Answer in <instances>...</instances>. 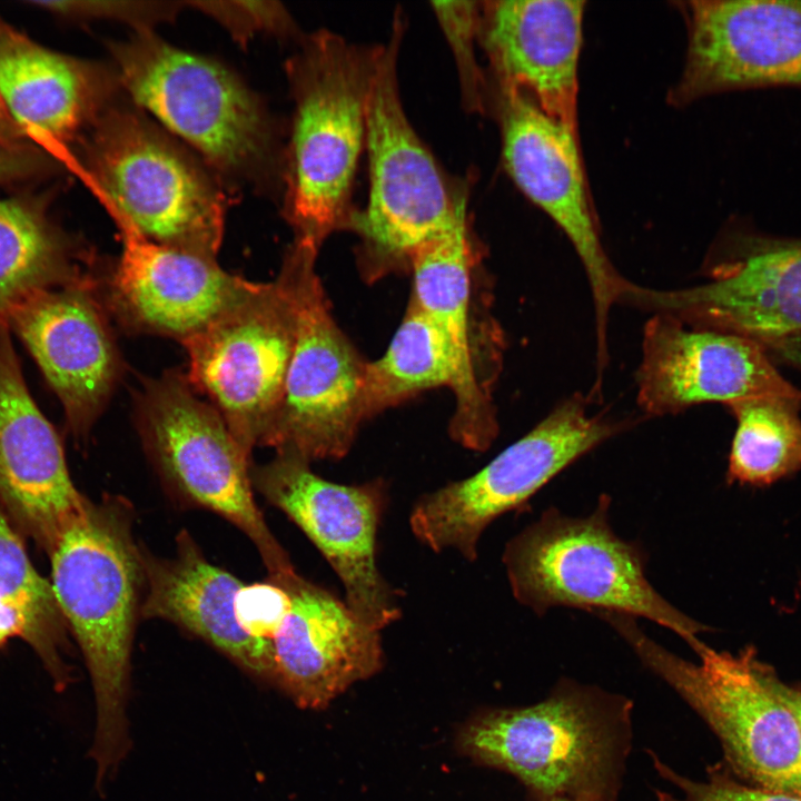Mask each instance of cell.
<instances>
[{
  "label": "cell",
  "instance_id": "cell-4",
  "mask_svg": "<svg viewBox=\"0 0 801 801\" xmlns=\"http://www.w3.org/2000/svg\"><path fill=\"white\" fill-rule=\"evenodd\" d=\"M610 505L611 497L603 494L587 516L550 507L511 538L503 563L514 597L537 615L567 606L644 617L693 649L699 634L710 629L655 591L645 575L644 550L612 530Z\"/></svg>",
  "mask_w": 801,
  "mask_h": 801
},
{
  "label": "cell",
  "instance_id": "cell-1",
  "mask_svg": "<svg viewBox=\"0 0 801 801\" xmlns=\"http://www.w3.org/2000/svg\"><path fill=\"white\" fill-rule=\"evenodd\" d=\"M51 558V586L88 668L97 706L91 756L102 783L127 749L129 663L144 590L134 510L107 495L88 502L63 531Z\"/></svg>",
  "mask_w": 801,
  "mask_h": 801
},
{
  "label": "cell",
  "instance_id": "cell-27",
  "mask_svg": "<svg viewBox=\"0 0 801 801\" xmlns=\"http://www.w3.org/2000/svg\"><path fill=\"white\" fill-rule=\"evenodd\" d=\"M456 370L449 347L434 320L413 297L386 352L366 363L365 417L433 387L454 388Z\"/></svg>",
  "mask_w": 801,
  "mask_h": 801
},
{
  "label": "cell",
  "instance_id": "cell-11",
  "mask_svg": "<svg viewBox=\"0 0 801 801\" xmlns=\"http://www.w3.org/2000/svg\"><path fill=\"white\" fill-rule=\"evenodd\" d=\"M626 425L591 413L575 393L472 476L448 483L415 503L409 526L434 552L455 550L473 562L485 528L517 510L552 478Z\"/></svg>",
  "mask_w": 801,
  "mask_h": 801
},
{
  "label": "cell",
  "instance_id": "cell-12",
  "mask_svg": "<svg viewBox=\"0 0 801 801\" xmlns=\"http://www.w3.org/2000/svg\"><path fill=\"white\" fill-rule=\"evenodd\" d=\"M296 330L289 278L284 269L248 299L181 344L185 376L202 392L251 454L280 404Z\"/></svg>",
  "mask_w": 801,
  "mask_h": 801
},
{
  "label": "cell",
  "instance_id": "cell-9",
  "mask_svg": "<svg viewBox=\"0 0 801 801\" xmlns=\"http://www.w3.org/2000/svg\"><path fill=\"white\" fill-rule=\"evenodd\" d=\"M318 249L294 243L283 268L296 330L280 404L261 445L307 462L338 459L363 419L364 363L338 327L315 270Z\"/></svg>",
  "mask_w": 801,
  "mask_h": 801
},
{
  "label": "cell",
  "instance_id": "cell-19",
  "mask_svg": "<svg viewBox=\"0 0 801 801\" xmlns=\"http://www.w3.org/2000/svg\"><path fill=\"white\" fill-rule=\"evenodd\" d=\"M6 324L60 400L72 434L86 436L120 373L97 276L37 294L14 308Z\"/></svg>",
  "mask_w": 801,
  "mask_h": 801
},
{
  "label": "cell",
  "instance_id": "cell-21",
  "mask_svg": "<svg viewBox=\"0 0 801 801\" xmlns=\"http://www.w3.org/2000/svg\"><path fill=\"white\" fill-rule=\"evenodd\" d=\"M290 597L271 641L274 678L303 708L323 709L384 662L380 632L364 625L345 601L295 570L269 576Z\"/></svg>",
  "mask_w": 801,
  "mask_h": 801
},
{
  "label": "cell",
  "instance_id": "cell-10",
  "mask_svg": "<svg viewBox=\"0 0 801 801\" xmlns=\"http://www.w3.org/2000/svg\"><path fill=\"white\" fill-rule=\"evenodd\" d=\"M117 77L134 100L215 167L250 175L267 165L271 137L251 92L221 65L147 31L112 46Z\"/></svg>",
  "mask_w": 801,
  "mask_h": 801
},
{
  "label": "cell",
  "instance_id": "cell-38",
  "mask_svg": "<svg viewBox=\"0 0 801 801\" xmlns=\"http://www.w3.org/2000/svg\"><path fill=\"white\" fill-rule=\"evenodd\" d=\"M31 142L24 130L17 123L0 97V144L16 145Z\"/></svg>",
  "mask_w": 801,
  "mask_h": 801
},
{
  "label": "cell",
  "instance_id": "cell-7",
  "mask_svg": "<svg viewBox=\"0 0 801 801\" xmlns=\"http://www.w3.org/2000/svg\"><path fill=\"white\" fill-rule=\"evenodd\" d=\"M403 31L397 10L389 40L374 51L366 103L368 200L347 227L360 237L368 261L380 266L409 261L415 249L452 227L467 208L466 191L447 185L405 113L397 80Z\"/></svg>",
  "mask_w": 801,
  "mask_h": 801
},
{
  "label": "cell",
  "instance_id": "cell-32",
  "mask_svg": "<svg viewBox=\"0 0 801 801\" xmlns=\"http://www.w3.org/2000/svg\"><path fill=\"white\" fill-rule=\"evenodd\" d=\"M288 593L275 582L243 585L236 594L234 610L241 630L255 639L273 641L289 611Z\"/></svg>",
  "mask_w": 801,
  "mask_h": 801
},
{
  "label": "cell",
  "instance_id": "cell-8",
  "mask_svg": "<svg viewBox=\"0 0 801 801\" xmlns=\"http://www.w3.org/2000/svg\"><path fill=\"white\" fill-rule=\"evenodd\" d=\"M144 447L179 501L227 520L257 548L269 575L293 565L253 494L251 461L216 408L199 399L185 376L145 380L137 399Z\"/></svg>",
  "mask_w": 801,
  "mask_h": 801
},
{
  "label": "cell",
  "instance_id": "cell-37",
  "mask_svg": "<svg viewBox=\"0 0 801 801\" xmlns=\"http://www.w3.org/2000/svg\"><path fill=\"white\" fill-rule=\"evenodd\" d=\"M767 680L777 696L792 712L801 729V688L782 681L771 665L767 669Z\"/></svg>",
  "mask_w": 801,
  "mask_h": 801
},
{
  "label": "cell",
  "instance_id": "cell-15",
  "mask_svg": "<svg viewBox=\"0 0 801 801\" xmlns=\"http://www.w3.org/2000/svg\"><path fill=\"white\" fill-rule=\"evenodd\" d=\"M293 455L251 467L253 486L284 512L318 548L340 580L345 603L369 629L382 632L402 615L399 593L377 566V532L387 504L382 479L334 483Z\"/></svg>",
  "mask_w": 801,
  "mask_h": 801
},
{
  "label": "cell",
  "instance_id": "cell-29",
  "mask_svg": "<svg viewBox=\"0 0 801 801\" xmlns=\"http://www.w3.org/2000/svg\"><path fill=\"white\" fill-rule=\"evenodd\" d=\"M0 594L14 599L27 611L24 641L32 647L55 685L71 679L66 662L67 624L47 580L33 567L24 545L0 510Z\"/></svg>",
  "mask_w": 801,
  "mask_h": 801
},
{
  "label": "cell",
  "instance_id": "cell-34",
  "mask_svg": "<svg viewBox=\"0 0 801 801\" xmlns=\"http://www.w3.org/2000/svg\"><path fill=\"white\" fill-rule=\"evenodd\" d=\"M32 4L62 17L122 19L134 22L139 31H147L149 24L172 17L178 7V3L150 1H33Z\"/></svg>",
  "mask_w": 801,
  "mask_h": 801
},
{
  "label": "cell",
  "instance_id": "cell-30",
  "mask_svg": "<svg viewBox=\"0 0 801 801\" xmlns=\"http://www.w3.org/2000/svg\"><path fill=\"white\" fill-rule=\"evenodd\" d=\"M432 6L455 58L464 107L472 112H483L488 89L475 56L481 3L442 1L432 2Z\"/></svg>",
  "mask_w": 801,
  "mask_h": 801
},
{
  "label": "cell",
  "instance_id": "cell-2",
  "mask_svg": "<svg viewBox=\"0 0 801 801\" xmlns=\"http://www.w3.org/2000/svg\"><path fill=\"white\" fill-rule=\"evenodd\" d=\"M632 710L622 694L562 679L536 704L477 715L459 746L514 775L537 801H616L632 748Z\"/></svg>",
  "mask_w": 801,
  "mask_h": 801
},
{
  "label": "cell",
  "instance_id": "cell-17",
  "mask_svg": "<svg viewBox=\"0 0 801 801\" xmlns=\"http://www.w3.org/2000/svg\"><path fill=\"white\" fill-rule=\"evenodd\" d=\"M636 385L637 404L650 416L762 395L801 397L760 343L668 313H654L644 326Z\"/></svg>",
  "mask_w": 801,
  "mask_h": 801
},
{
  "label": "cell",
  "instance_id": "cell-40",
  "mask_svg": "<svg viewBox=\"0 0 801 801\" xmlns=\"http://www.w3.org/2000/svg\"><path fill=\"white\" fill-rule=\"evenodd\" d=\"M551 801H573V800H570V799H554V800H551Z\"/></svg>",
  "mask_w": 801,
  "mask_h": 801
},
{
  "label": "cell",
  "instance_id": "cell-18",
  "mask_svg": "<svg viewBox=\"0 0 801 801\" xmlns=\"http://www.w3.org/2000/svg\"><path fill=\"white\" fill-rule=\"evenodd\" d=\"M122 251L103 286L106 306L135 330L180 343L239 306L260 287L224 270L215 258L159 245L117 220Z\"/></svg>",
  "mask_w": 801,
  "mask_h": 801
},
{
  "label": "cell",
  "instance_id": "cell-3",
  "mask_svg": "<svg viewBox=\"0 0 801 801\" xmlns=\"http://www.w3.org/2000/svg\"><path fill=\"white\" fill-rule=\"evenodd\" d=\"M375 48L318 30L287 62L294 98L286 169L285 215L295 243L319 249L347 229L350 195L366 135V103Z\"/></svg>",
  "mask_w": 801,
  "mask_h": 801
},
{
  "label": "cell",
  "instance_id": "cell-35",
  "mask_svg": "<svg viewBox=\"0 0 801 801\" xmlns=\"http://www.w3.org/2000/svg\"><path fill=\"white\" fill-rule=\"evenodd\" d=\"M57 160L33 142L0 144V185L52 175L59 168Z\"/></svg>",
  "mask_w": 801,
  "mask_h": 801
},
{
  "label": "cell",
  "instance_id": "cell-36",
  "mask_svg": "<svg viewBox=\"0 0 801 801\" xmlns=\"http://www.w3.org/2000/svg\"><path fill=\"white\" fill-rule=\"evenodd\" d=\"M29 617L26 609L14 599L0 594V647L11 637L27 636Z\"/></svg>",
  "mask_w": 801,
  "mask_h": 801
},
{
  "label": "cell",
  "instance_id": "cell-28",
  "mask_svg": "<svg viewBox=\"0 0 801 801\" xmlns=\"http://www.w3.org/2000/svg\"><path fill=\"white\" fill-rule=\"evenodd\" d=\"M728 407L736 422L729 484L769 486L801 469V397L762 395Z\"/></svg>",
  "mask_w": 801,
  "mask_h": 801
},
{
  "label": "cell",
  "instance_id": "cell-20",
  "mask_svg": "<svg viewBox=\"0 0 801 801\" xmlns=\"http://www.w3.org/2000/svg\"><path fill=\"white\" fill-rule=\"evenodd\" d=\"M0 501L48 555L89 502L73 485L61 438L32 398L1 322Z\"/></svg>",
  "mask_w": 801,
  "mask_h": 801
},
{
  "label": "cell",
  "instance_id": "cell-39",
  "mask_svg": "<svg viewBox=\"0 0 801 801\" xmlns=\"http://www.w3.org/2000/svg\"><path fill=\"white\" fill-rule=\"evenodd\" d=\"M778 357L801 369V334L765 345Z\"/></svg>",
  "mask_w": 801,
  "mask_h": 801
},
{
  "label": "cell",
  "instance_id": "cell-6",
  "mask_svg": "<svg viewBox=\"0 0 801 801\" xmlns=\"http://www.w3.org/2000/svg\"><path fill=\"white\" fill-rule=\"evenodd\" d=\"M77 144L117 220L159 245L215 258L224 233L221 192L142 117L109 106Z\"/></svg>",
  "mask_w": 801,
  "mask_h": 801
},
{
  "label": "cell",
  "instance_id": "cell-22",
  "mask_svg": "<svg viewBox=\"0 0 801 801\" xmlns=\"http://www.w3.org/2000/svg\"><path fill=\"white\" fill-rule=\"evenodd\" d=\"M479 36L495 86L527 95L578 135V60L585 1L483 2Z\"/></svg>",
  "mask_w": 801,
  "mask_h": 801
},
{
  "label": "cell",
  "instance_id": "cell-13",
  "mask_svg": "<svg viewBox=\"0 0 801 801\" xmlns=\"http://www.w3.org/2000/svg\"><path fill=\"white\" fill-rule=\"evenodd\" d=\"M719 248L704 284L674 290L636 285L629 304L761 345L801 334V237L739 218Z\"/></svg>",
  "mask_w": 801,
  "mask_h": 801
},
{
  "label": "cell",
  "instance_id": "cell-26",
  "mask_svg": "<svg viewBox=\"0 0 801 801\" xmlns=\"http://www.w3.org/2000/svg\"><path fill=\"white\" fill-rule=\"evenodd\" d=\"M48 192L0 199V322L46 290L90 279L92 257L55 221Z\"/></svg>",
  "mask_w": 801,
  "mask_h": 801
},
{
  "label": "cell",
  "instance_id": "cell-33",
  "mask_svg": "<svg viewBox=\"0 0 801 801\" xmlns=\"http://www.w3.org/2000/svg\"><path fill=\"white\" fill-rule=\"evenodd\" d=\"M191 4L219 21L239 41L261 31L286 33L294 26L286 9L274 1H202Z\"/></svg>",
  "mask_w": 801,
  "mask_h": 801
},
{
  "label": "cell",
  "instance_id": "cell-24",
  "mask_svg": "<svg viewBox=\"0 0 801 801\" xmlns=\"http://www.w3.org/2000/svg\"><path fill=\"white\" fill-rule=\"evenodd\" d=\"M141 563L140 617L174 623L247 671L274 678L271 642L245 633L235 616L244 583L210 563L186 530L177 535L172 556H156L141 546Z\"/></svg>",
  "mask_w": 801,
  "mask_h": 801
},
{
  "label": "cell",
  "instance_id": "cell-14",
  "mask_svg": "<svg viewBox=\"0 0 801 801\" xmlns=\"http://www.w3.org/2000/svg\"><path fill=\"white\" fill-rule=\"evenodd\" d=\"M493 97L507 174L566 235L583 265L594 303L596 365L603 370L609 314L627 280L615 270L602 245L578 135L521 91L496 87Z\"/></svg>",
  "mask_w": 801,
  "mask_h": 801
},
{
  "label": "cell",
  "instance_id": "cell-16",
  "mask_svg": "<svg viewBox=\"0 0 801 801\" xmlns=\"http://www.w3.org/2000/svg\"><path fill=\"white\" fill-rule=\"evenodd\" d=\"M685 63L669 101L682 107L716 93L801 90V1L681 2Z\"/></svg>",
  "mask_w": 801,
  "mask_h": 801
},
{
  "label": "cell",
  "instance_id": "cell-5",
  "mask_svg": "<svg viewBox=\"0 0 801 801\" xmlns=\"http://www.w3.org/2000/svg\"><path fill=\"white\" fill-rule=\"evenodd\" d=\"M640 661L672 688L721 743L725 767L739 780L801 798V729L767 680L755 647L716 651L703 642L692 663L649 637L635 617L602 613Z\"/></svg>",
  "mask_w": 801,
  "mask_h": 801
},
{
  "label": "cell",
  "instance_id": "cell-25",
  "mask_svg": "<svg viewBox=\"0 0 801 801\" xmlns=\"http://www.w3.org/2000/svg\"><path fill=\"white\" fill-rule=\"evenodd\" d=\"M412 297L442 332L455 365L456 409L452 434L463 446L484 451L497 424L487 392L477 378L469 335L471 248L467 216L421 245L409 258Z\"/></svg>",
  "mask_w": 801,
  "mask_h": 801
},
{
  "label": "cell",
  "instance_id": "cell-23",
  "mask_svg": "<svg viewBox=\"0 0 801 801\" xmlns=\"http://www.w3.org/2000/svg\"><path fill=\"white\" fill-rule=\"evenodd\" d=\"M100 65L51 50L0 19V97L31 139L77 144L110 106Z\"/></svg>",
  "mask_w": 801,
  "mask_h": 801
},
{
  "label": "cell",
  "instance_id": "cell-31",
  "mask_svg": "<svg viewBox=\"0 0 801 801\" xmlns=\"http://www.w3.org/2000/svg\"><path fill=\"white\" fill-rule=\"evenodd\" d=\"M657 774L679 790L655 791L656 801H801L800 797L762 789L735 778L724 764L709 767L704 780L686 778L649 751Z\"/></svg>",
  "mask_w": 801,
  "mask_h": 801
}]
</instances>
